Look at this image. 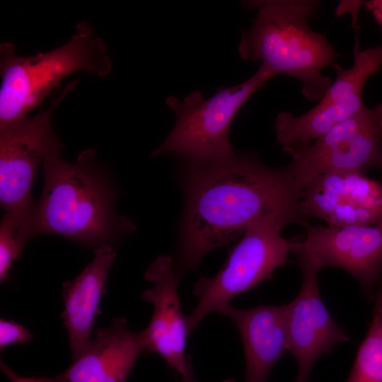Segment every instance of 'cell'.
I'll return each mask as SVG.
<instances>
[{"mask_svg": "<svg viewBox=\"0 0 382 382\" xmlns=\"http://www.w3.org/2000/svg\"><path fill=\"white\" fill-rule=\"evenodd\" d=\"M365 104L361 99L318 104L303 115L280 111L274 121L277 141L284 151L306 146L328 132L333 127L351 117Z\"/></svg>", "mask_w": 382, "mask_h": 382, "instance_id": "obj_16", "label": "cell"}, {"mask_svg": "<svg viewBox=\"0 0 382 382\" xmlns=\"http://www.w3.org/2000/svg\"><path fill=\"white\" fill-rule=\"evenodd\" d=\"M373 299L372 318L345 382H382V289Z\"/></svg>", "mask_w": 382, "mask_h": 382, "instance_id": "obj_18", "label": "cell"}, {"mask_svg": "<svg viewBox=\"0 0 382 382\" xmlns=\"http://www.w3.org/2000/svg\"><path fill=\"white\" fill-rule=\"evenodd\" d=\"M382 65V44L366 48L354 54L353 65L343 69L335 68L336 78L319 103L329 104L362 98L368 79Z\"/></svg>", "mask_w": 382, "mask_h": 382, "instance_id": "obj_17", "label": "cell"}, {"mask_svg": "<svg viewBox=\"0 0 382 382\" xmlns=\"http://www.w3.org/2000/svg\"><path fill=\"white\" fill-rule=\"evenodd\" d=\"M377 287L382 289V277H381L380 282H378V284Z\"/></svg>", "mask_w": 382, "mask_h": 382, "instance_id": "obj_24", "label": "cell"}, {"mask_svg": "<svg viewBox=\"0 0 382 382\" xmlns=\"http://www.w3.org/2000/svg\"><path fill=\"white\" fill-rule=\"evenodd\" d=\"M302 277L298 295L284 305L287 350L296 359V382H308L316 361L337 345L350 340L335 323L321 299L319 265L303 251L294 248Z\"/></svg>", "mask_w": 382, "mask_h": 382, "instance_id": "obj_9", "label": "cell"}, {"mask_svg": "<svg viewBox=\"0 0 382 382\" xmlns=\"http://www.w3.org/2000/svg\"><path fill=\"white\" fill-rule=\"evenodd\" d=\"M180 382H200L199 381L194 375L187 377V378H182ZM221 382H236L234 379L233 378H228L226 380L222 381Z\"/></svg>", "mask_w": 382, "mask_h": 382, "instance_id": "obj_23", "label": "cell"}, {"mask_svg": "<svg viewBox=\"0 0 382 382\" xmlns=\"http://www.w3.org/2000/svg\"><path fill=\"white\" fill-rule=\"evenodd\" d=\"M0 367L3 374L11 382H46L44 377H25L18 375L1 359Z\"/></svg>", "mask_w": 382, "mask_h": 382, "instance_id": "obj_21", "label": "cell"}, {"mask_svg": "<svg viewBox=\"0 0 382 382\" xmlns=\"http://www.w3.org/2000/svg\"><path fill=\"white\" fill-rule=\"evenodd\" d=\"M300 211L337 226H371L382 222V183L357 172L317 176L301 191Z\"/></svg>", "mask_w": 382, "mask_h": 382, "instance_id": "obj_12", "label": "cell"}, {"mask_svg": "<svg viewBox=\"0 0 382 382\" xmlns=\"http://www.w3.org/2000/svg\"><path fill=\"white\" fill-rule=\"evenodd\" d=\"M112 62L104 41L86 22L70 40L30 57L17 55L15 46H0V126L28 117L65 77L78 72L105 76Z\"/></svg>", "mask_w": 382, "mask_h": 382, "instance_id": "obj_4", "label": "cell"}, {"mask_svg": "<svg viewBox=\"0 0 382 382\" xmlns=\"http://www.w3.org/2000/svg\"><path fill=\"white\" fill-rule=\"evenodd\" d=\"M293 223L299 224L291 215L272 214L248 224L221 270L195 282L193 294L197 303L187 316L190 333L206 316L219 313L237 296L272 279L273 272L289 262L293 242L284 238L282 231Z\"/></svg>", "mask_w": 382, "mask_h": 382, "instance_id": "obj_5", "label": "cell"}, {"mask_svg": "<svg viewBox=\"0 0 382 382\" xmlns=\"http://www.w3.org/2000/svg\"><path fill=\"white\" fill-rule=\"evenodd\" d=\"M242 4L257 13L252 25L241 31L240 57L248 62L261 61L276 75L296 78L308 101L320 100L332 83L323 70L338 64V54L325 35L309 26L310 20L320 10L321 1L265 0Z\"/></svg>", "mask_w": 382, "mask_h": 382, "instance_id": "obj_3", "label": "cell"}, {"mask_svg": "<svg viewBox=\"0 0 382 382\" xmlns=\"http://www.w3.org/2000/svg\"><path fill=\"white\" fill-rule=\"evenodd\" d=\"M29 329L16 321L0 320V350L2 352L10 345H23L33 339Z\"/></svg>", "mask_w": 382, "mask_h": 382, "instance_id": "obj_20", "label": "cell"}, {"mask_svg": "<svg viewBox=\"0 0 382 382\" xmlns=\"http://www.w3.org/2000/svg\"><path fill=\"white\" fill-rule=\"evenodd\" d=\"M289 163L296 185L302 188L330 172L382 169V103L364 105L309 145L289 151Z\"/></svg>", "mask_w": 382, "mask_h": 382, "instance_id": "obj_8", "label": "cell"}, {"mask_svg": "<svg viewBox=\"0 0 382 382\" xmlns=\"http://www.w3.org/2000/svg\"><path fill=\"white\" fill-rule=\"evenodd\" d=\"M185 204L175 257L181 275L197 270L209 253L240 238L252 221L272 214L308 223L300 211L301 191L289 165L270 168L255 152L212 160L186 159Z\"/></svg>", "mask_w": 382, "mask_h": 382, "instance_id": "obj_1", "label": "cell"}, {"mask_svg": "<svg viewBox=\"0 0 382 382\" xmlns=\"http://www.w3.org/2000/svg\"><path fill=\"white\" fill-rule=\"evenodd\" d=\"M145 351L142 332L128 328L123 317L113 318L94 331L89 346L64 371L46 382H127L141 353Z\"/></svg>", "mask_w": 382, "mask_h": 382, "instance_id": "obj_13", "label": "cell"}, {"mask_svg": "<svg viewBox=\"0 0 382 382\" xmlns=\"http://www.w3.org/2000/svg\"><path fill=\"white\" fill-rule=\"evenodd\" d=\"M115 257L112 246L103 245L96 248L93 260L77 277L62 285L64 308L62 318L68 332L73 360L91 342L95 320L100 313V299Z\"/></svg>", "mask_w": 382, "mask_h": 382, "instance_id": "obj_15", "label": "cell"}, {"mask_svg": "<svg viewBox=\"0 0 382 382\" xmlns=\"http://www.w3.org/2000/svg\"><path fill=\"white\" fill-rule=\"evenodd\" d=\"M180 277L172 255L158 256L149 265L144 278L153 286L141 299L153 305L154 312L141 332L145 351L158 354L182 378H187L194 374L185 352L190 331L178 296Z\"/></svg>", "mask_w": 382, "mask_h": 382, "instance_id": "obj_11", "label": "cell"}, {"mask_svg": "<svg viewBox=\"0 0 382 382\" xmlns=\"http://www.w3.org/2000/svg\"><path fill=\"white\" fill-rule=\"evenodd\" d=\"M76 83L72 81L52 97L45 111L0 126V205L16 219L21 241L35 203L32 190L37 169L60 141L51 126L52 114Z\"/></svg>", "mask_w": 382, "mask_h": 382, "instance_id": "obj_7", "label": "cell"}, {"mask_svg": "<svg viewBox=\"0 0 382 382\" xmlns=\"http://www.w3.org/2000/svg\"><path fill=\"white\" fill-rule=\"evenodd\" d=\"M238 331L245 360L244 382H267L277 361L287 350L284 305L243 309L228 303L218 313Z\"/></svg>", "mask_w": 382, "mask_h": 382, "instance_id": "obj_14", "label": "cell"}, {"mask_svg": "<svg viewBox=\"0 0 382 382\" xmlns=\"http://www.w3.org/2000/svg\"><path fill=\"white\" fill-rule=\"evenodd\" d=\"M18 226L14 216L6 213L0 223V282L8 279L13 262L23 249L18 237Z\"/></svg>", "mask_w": 382, "mask_h": 382, "instance_id": "obj_19", "label": "cell"}, {"mask_svg": "<svg viewBox=\"0 0 382 382\" xmlns=\"http://www.w3.org/2000/svg\"><path fill=\"white\" fill-rule=\"evenodd\" d=\"M59 141L43 161L44 183L40 198L30 212L23 240L54 234L96 249L115 242L134 231L129 219L115 209L116 192L96 152H80L76 162L65 161Z\"/></svg>", "mask_w": 382, "mask_h": 382, "instance_id": "obj_2", "label": "cell"}, {"mask_svg": "<svg viewBox=\"0 0 382 382\" xmlns=\"http://www.w3.org/2000/svg\"><path fill=\"white\" fill-rule=\"evenodd\" d=\"M303 236L291 238L293 248L309 255L322 269H342L369 297L382 277V222L371 226L306 224Z\"/></svg>", "mask_w": 382, "mask_h": 382, "instance_id": "obj_10", "label": "cell"}, {"mask_svg": "<svg viewBox=\"0 0 382 382\" xmlns=\"http://www.w3.org/2000/svg\"><path fill=\"white\" fill-rule=\"evenodd\" d=\"M275 76L261 64L246 81L231 87H219L208 98L198 91L183 100L168 96L166 103L175 114V122L151 156L169 153L185 159L212 160L231 156L234 153L229 139L233 120L248 98Z\"/></svg>", "mask_w": 382, "mask_h": 382, "instance_id": "obj_6", "label": "cell"}, {"mask_svg": "<svg viewBox=\"0 0 382 382\" xmlns=\"http://www.w3.org/2000/svg\"><path fill=\"white\" fill-rule=\"evenodd\" d=\"M380 171H381V176H380V178L378 180H381V182L382 183V169L380 170Z\"/></svg>", "mask_w": 382, "mask_h": 382, "instance_id": "obj_25", "label": "cell"}, {"mask_svg": "<svg viewBox=\"0 0 382 382\" xmlns=\"http://www.w3.org/2000/svg\"><path fill=\"white\" fill-rule=\"evenodd\" d=\"M363 5L382 28V0L363 1Z\"/></svg>", "mask_w": 382, "mask_h": 382, "instance_id": "obj_22", "label": "cell"}]
</instances>
